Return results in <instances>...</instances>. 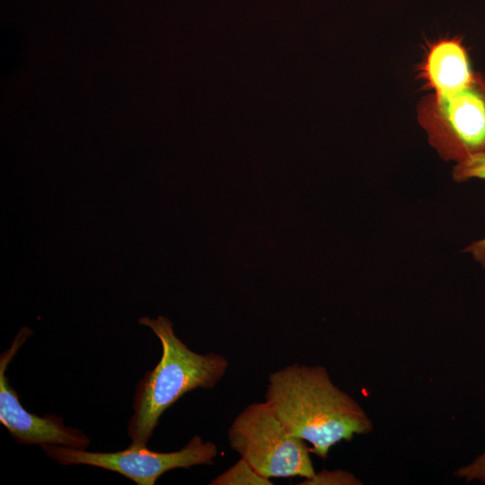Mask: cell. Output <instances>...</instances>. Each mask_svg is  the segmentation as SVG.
<instances>
[{
    "label": "cell",
    "instance_id": "obj_3",
    "mask_svg": "<svg viewBox=\"0 0 485 485\" xmlns=\"http://www.w3.org/2000/svg\"><path fill=\"white\" fill-rule=\"evenodd\" d=\"M417 119L443 160L457 163L485 154V75L475 72L462 88L425 95L417 106Z\"/></svg>",
    "mask_w": 485,
    "mask_h": 485
},
{
    "label": "cell",
    "instance_id": "obj_9",
    "mask_svg": "<svg viewBox=\"0 0 485 485\" xmlns=\"http://www.w3.org/2000/svg\"><path fill=\"white\" fill-rule=\"evenodd\" d=\"M211 485H272L269 479L259 474L243 458L212 480Z\"/></svg>",
    "mask_w": 485,
    "mask_h": 485
},
{
    "label": "cell",
    "instance_id": "obj_11",
    "mask_svg": "<svg viewBox=\"0 0 485 485\" xmlns=\"http://www.w3.org/2000/svg\"><path fill=\"white\" fill-rule=\"evenodd\" d=\"M456 475L466 481L476 480L485 482V451L470 464L460 468Z\"/></svg>",
    "mask_w": 485,
    "mask_h": 485
},
{
    "label": "cell",
    "instance_id": "obj_1",
    "mask_svg": "<svg viewBox=\"0 0 485 485\" xmlns=\"http://www.w3.org/2000/svg\"><path fill=\"white\" fill-rule=\"evenodd\" d=\"M265 401L288 433L308 441L322 459L337 443L372 430L364 410L322 366L295 363L270 374Z\"/></svg>",
    "mask_w": 485,
    "mask_h": 485
},
{
    "label": "cell",
    "instance_id": "obj_6",
    "mask_svg": "<svg viewBox=\"0 0 485 485\" xmlns=\"http://www.w3.org/2000/svg\"><path fill=\"white\" fill-rule=\"evenodd\" d=\"M31 334L30 328L22 327L11 347L0 356V422L12 437L22 445L48 444L86 449L90 439L83 431L66 427L63 419L57 415L40 417L30 413L22 407L16 392L9 384L5 375L7 366Z\"/></svg>",
    "mask_w": 485,
    "mask_h": 485
},
{
    "label": "cell",
    "instance_id": "obj_5",
    "mask_svg": "<svg viewBox=\"0 0 485 485\" xmlns=\"http://www.w3.org/2000/svg\"><path fill=\"white\" fill-rule=\"evenodd\" d=\"M46 454L62 465L85 464L118 472L138 485H154L164 472L177 468L212 465L218 454L211 441L192 436L179 451L160 453L147 446L129 445L113 453L86 452L57 445H40Z\"/></svg>",
    "mask_w": 485,
    "mask_h": 485
},
{
    "label": "cell",
    "instance_id": "obj_4",
    "mask_svg": "<svg viewBox=\"0 0 485 485\" xmlns=\"http://www.w3.org/2000/svg\"><path fill=\"white\" fill-rule=\"evenodd\" d=\"M227 437L232 449L265 478L308 480L315 474L304 441L288 433L266 401L244 408Z\"/></svg>",
    "mask_w": 485,
    "mask_h": 485
},
{
    "label": "cell",
    "instance_id": "obj_8",
    "mask_svg": "<svg viewBox=\"0 0 485 485\" xmlns=\"http://www.w3.org/2000/svg\"><path fill=\"white\" fill-rule=\"evenodd\" d=\"M452 178L457 182L471 179L485 181V154L472 155L455 163L453 167ZM463 251L470 253L480 265L485 268V237L472 242Z\"/></svg>",
    "mask_w": 485,
    "mask_h": 485
},
{
    "label": "cell",
    "instance_id": "obj_2",
    "mask_svg": "<svg viewBox=\"0 0 485 485\" xmlns=\"http://www.w3.org/2000/svg\"><path fill=\"white\" fill-rule=\"evenodd\" d=\"M138 322L153 331L163 348L158 364L136 386L134 412L128 426L130 445L146 446L162 414L188 392L213 389L229 363L220 354H198L190 349L175 335L172 322L165 316H144Z\"/></svg>",
    "mask_w": 485,
    "mask_h": 485
},
{
    "label": "cell",
    "instance_id": "obj_7",
    "mask_svg": "<svg viewBox=\"0 0 485 485\" xmlns=\"http://www.w3.org/2000/svg\"><path fill=\"white\" fill-rule=\"evenodd\" d=\"M420 77L433 93H448L468 84L475 71L458 38L444 39L428 47L419 68Z\"/></svg>",
    "mask_w": 485,
    "mask_h": 485
},
{
    "label": "cell",
    "instance_id": "obj_10",
    "mask_svg": "<svg viewBox=\"0 0 485 485\" xmlns=\"http://www.w3.org/2000/svg\"><path fill=\"white\" fill-rule=\"evenodd\" d=\"M356 480L351 474L344 472H322L315 473L311 479L305 480L301 484H351Z\"/></svg>",
    "mask_w": 485,
    "mask_h": 485
}]
</instances>
